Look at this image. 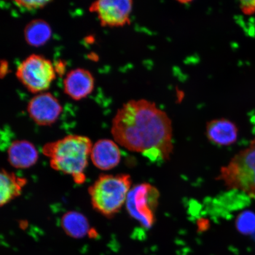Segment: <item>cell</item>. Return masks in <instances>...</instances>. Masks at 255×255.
<instances>
[{
    "label": "cell",
    "mask_w": 255,
    "mask_h": 255,
    "mask_svg": "<svg viewBox=\"0 0 255 255\" xmlns=\"http://www.w3.org/2000/svg\"><path fill=\"white\" fill-rule=\"evenodd\" d=\"M115 141L152 160L166 161L173 152V127L164 111L152 102L130 100L118 110L112 123Z\"/></svg>",
    "instance_id": "1"
},
{
    "label": "cell",
    "mask_w": 255,
    "mask_h": 255,
    "mask_svg": "<svg viewBox=\"0 0 255 255\" xmlns=\"http://www.w3.org/2000/svg\"><path fill=\"white\" fill-rule=\"evenodd\" d=\"M93 146L87 136L69 135L43 146V154L49 158L53 170L71 175L75 182L82 184L86 177L85 171Z\"/></svg>",
    "instance_id": "2"
},
{
    "label": "cell",
    "mask_w": 255,
    "mask_h": 255,
    "mask_svg": "<svg viewBox=\"0 0 255 255\" xmlns=\"http://www.w3.org/2000/svg\"><path fill=\"white\" fill-rule=\"evenodd\" d=\"M131 184L128 174L101 175L89 188L92 206L105 216H114L127 202Z\"/></svg>",
    "instance_id": "3"
},
{
    "label": "cell",
    "mask_w": 255,
    "mask_h": 255,
    "mask_svg": "<svg viewBox=\"0 0 255 255\" xmlns=\"http://www.w3.org/2000/svg\"><path fill=\"white\" fill-rule=\"evenodd\" d=\"M218 180L229 189L239 190L255 197V138L250 146L238 153L223 167Z\"/></svg>",
    "instance_id": "4"
},
{
    "label": "cell",
    "mask_w": 255,
    "mask_h": 255,
    "mask_svg": "<svg viewBox=\"0 0 255 255\" xmlns=\"http://www.w3.org/2000/svg\"><path fill=\"white\" fill-rule=\"evenodd\" d=\"M55 66L49 59L33 54L17 66L16 77L32 94H40L47 90L55 79Z\"/></svg>",
    "instance_id": "5"
},
{
    "label": "cell",
    "mask_w": 255,
    "mask_h": 255,
    "mask_svg": "<svg viewBox=\"0 0 255 255\" xmlns=\"http://www.w3.org/2000/svg\"><path fill=\"white\" fill-rule=\"evenodd\" d=\"M159 193L152 185L143 183L130 190L127 200V207L130 216L142 227L151 228L155 222V212Z\"/></svg>",
    "instance_id": "6"
},
{
    "label": "cell",
    "mask_w": 255,
    "mask_h": 255,
    "mask_svg": "<svg viewBox=\"0 0 255 255\" xmlns=\"http://www.w3.org/2000/svg\"><path fill=\"white\" fill-rule=\"evenodd\" d=\"M132 7L131 0H99L89 10L97 14L102 26L119 27L130 23Z\"/></svg>",
    "instance_id": "7"
},
{
    "label": "cell",
    "mask_w": 255,
    "mask_h": 255,
    "mask_svg": "<svg viewBox=\"0 0 255 255\" xmlns=\"http://www.w3.org/2000/svg\"><path fill=\"white\" fill-rule=\"evenodd\" d=\"M27 111L30 119L37 125L50 126L58 120L63 108L55 96L49 92H42L31 99Z\"/></svg>",
    "instance_id": "8"
},
{
    "label": "cell",
    "mask_w": 255,
    "mask_h": 255,
    "mask_svg": "<svg viewBox=\"0 0 255 255\" xmlns=\"http://www.w3.org/2000/svg\"><path fill=\"white\" fill-rule=\"evenodd\" d=\"M95 87V79L91 72L83 68L72 70L63 80V91L73 100L88 97Z\"/></svg>",
    "instance_id": "9"
},
{
    "label": "cell",
    "mask_w": 255,
    "mask_h": 255,
    "mask_svg": "<svg viewBox=\"0 0 255 255\" xmlns=\"http://www.w3.org/2000/svg\"><path fill=\"white\" fill-rule=\"evenodd\" d=\"M90 157L95 167L101 170H110L119 164L121 154L116 142L102 139L92 146Z\"/></svg>",
    "instance_id": "10"
},
{
    "label": "cell",
    "mask_w": 255,
    "mask_h": 255,
    "mask_svg": "<svg viewBox=\"0 0 255 255\" xmlns=\"http://www.w3.org/2000/svg\"><path fill=\"white\" fill-rule=\"evenodd\" d=\"M206 135L209 141L216 145L229 146L237 141L238 129L236 124L230 120L215 119L207 124Z\"/></svg>",
    "instance_id": "11"
},
{
    "label": "cell",
    "mask_w": 255,
    "mask_h": 255,
    "mask_svg": "<svg viewBox=\"0 0 255 255\" xmlns=\"http://www.w3.org/2000/svg\"><path fill=\"white\" fill-rule=\"evenodd\" d=\"M8 160L12 167L24 169L36 164L39 153L31 142L25 140H17L8 149Z\"/></svg>",
    "instance_id": "12"
},
{
    "label": "cell",
    "mask_w": 255,
    "mask_h": 255,
    "mask_svg": "<svg viewBox=\"0 0 255 255\" xmlns=\"http://www.w3.org/2000/svg\"><path fill=\"white\" fill-rule=\"evenodd\" d=\"M52 36V28L43 19L31 20L24 28L25 40L32 47H39L44 45Z\"/></svg>",
    "instance_id": "13"
},
{
    "label": "cell",
    "mask_w": 255,
    "mask_h": 255,
    "mask_svg": "<svg viewBox=\"0 0 255 255\" xmlns=\"http://www.w3.org/2000/svg\"><path fill=\"white\" fill-rule=\"evenodd\" d=\"M27 180L17 176L15 174L5 170L1 172V206L7 205L11 200L20 195Z\"/></svg>",
    "instance_id": "14"
},
{
    "label": "cell",
    "mask_w": 255,
    "mask_h": 255,
    "mask_svg": "<svg viewBox=\"0 0 255 255\" xmlns=\"http://www.w3.org/2000/svg\"><path fill=\"white\" fill-rule=\"evenodd\" d=\"M60 223L66 234L73 238H82L90 233L88 219L78 212H67L62 216Z\"/></svg>",
    "instance_id": "15"
},
{
    "label": "cell",
    "mask_w": 255,
    "mask_h": 255,
    "mask_svg": "<svg viewBox=\"0 0 255 255\" xmlns=\"http://www.w3.org/2000/svg\"><path fill=\"white\" fill-rule=\"evenodd\" d=\"M236 225L239 232L244 235H251L255 232V214L251 211L241 213L238 216Z\"/></svg>",
    "instance_id": "16"
},
{
    "label": "cell",
    "mask_w": 255,
    "mask_h": 255,
    "mask_svg": "<svg viewBox=\"0 0 255 255\" xmlns=\"http://www.w3.org/2000/svg\"><path fill=\"white\" fill-rule=\"evenodd\" d=\"M51 2L44 0H18L14 1V3L18 7L28 11H33L45 7Z\"/></svg>",
    "instance_id": "17"
},
{
    "label": "cell",
    "mask_w": 255,
    "mask_h": 255,
    "mask_svg": "<svg viewBox=\"0 0 255 255\" xmlns=\"http://www.w3.org/2000/svg\"><path fill=\"white\" fill-rule=\"evenodd\" d=\"M241 7L242 11L246 14H252L255 11V1H242Z\"/></svg>",
    "instance_id": "18"
}]
</instances>
